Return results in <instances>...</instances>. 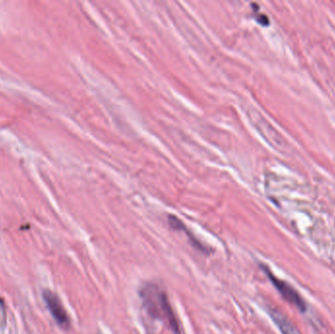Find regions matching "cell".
<instances>
[{
  "instance_id": "6da1fadb",
  "label": "cell",
  "mask_w": 335,
  "mask_h": 334,
  "mask_svg": "<svg viewBox=\"0 0 335 334\" xmlns=\"http://www.w3.org/2000/svg\"><path fill=\"white\" fill-rule=\"evenodd\" d=\"M139 295L144 310L152 318L162 321L175 334H181L180 321L164 289L150 282L141 287Z\"/></svg>"
},
{
  "instance_id": "7a4b0ae2",
  "label": "cell",
  "mask_w": 335,
  "mask_h": 334,
  "mask_svg": "<svg viewBox=\"0 0 335 334\" xmlns=\"http://www.w3.org/2000/svg\"><path fill=\"white\" fill-rule=\"evenodd\" d=\"M261 268L264 270L265 273L267 274L272 285L275 287V289L280 293L282 298L289 304L296 307L300 312L305 313L307 310V305L300 293L291 284L275 276L268 267L262 265Z\"/></svg>"
},
{
  "instance_id": "3957f363",
  "label": "cell",
  "mask_w": 335,
  "mask_h": 334,
  "mask_svg": "<svg viewBox=\"0 0 335 334\" xmlns=\"http://www.w3.org/2000/svg\"><path fill=\"white\" fill-rule=\"evenodd\" d=\"M43 299L46 303V306L51 313L53 318L56 322L63 328H68L70 326L69 315L61 303L59 297L52 291L45 290L43 291Z\"/></svg>"
},
{
  "instance_id": "277c9868",
  "label": "cell",
  "mask_w": 335,
  "mask_h": 334,
  "mask_svg": "<svg viewBox=\"0 0 335 334\" xmlns=\"http://www.w3.org/2000/svg\"><path fill=\"white\" fill-rule=\"evenodd\" d=\"M270 314L282 334H298L292 323L282 313L275 310H272Z\"/></svg>"
}]
</instances>
